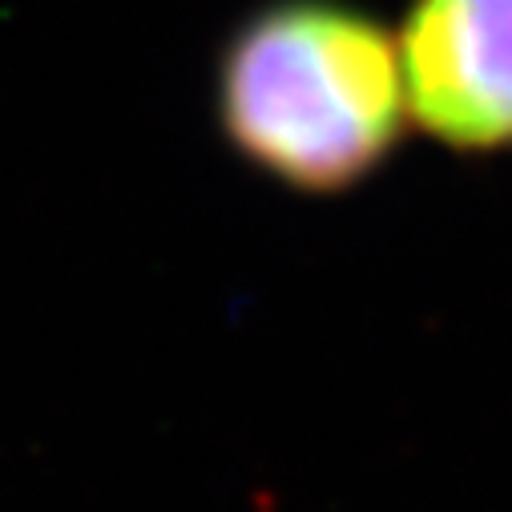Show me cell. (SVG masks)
<instances>
[{"instance_id": "cell-1", "label": "cell", "mask_w": 512, "mask_h": 512, "mask_svg": "<svg viewBox=\"0 0 512 512\" xmlns=\"http://www.w3.org/2000/svg\"><path fill=\"white\" fill-rule=\"evenodd\" d=\"M218 105L226 138L299 190H343L396 146L408 97L400 45L335 0H283L226 45Z\"/></svg>"}, {"instance_id": "cell-2", "label": "cell", "mask_w": 512, "mask_h": 512, "mask_svg": "<svg viewBox=\"0 0 512 512\" xmlns=\"http://www.w3.org/2000/svg\"><path fill=\"white\" fill-rule=\"evenodd\" d=\"M396 45L424 134L456 150L512 146V0H416Z\"/></svg>"}]
</instances>
